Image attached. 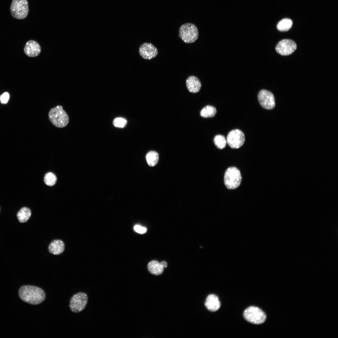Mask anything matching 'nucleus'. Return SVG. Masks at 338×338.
<instances>
[{"mask_svg":"<svg viewBox=\"0 0 338 338\" xmlns=\"http://www.w3.org/2000/svg\"><path fill=\"white\" fill-rule=\"evenodd\" d=\"M18 294L23 301L33 305L40 304L45 298V293L42 289L31 285L22 286L18 291Z\"/></svg>","mask_w":338,"mask_h":338,"instance_id":"f257e3e1","label":"nucleus"},{"mask_svg":"<svg viewBox=\"0 0 338 338\" xmlns=\"http://www.w3.org/2000/svg\"><path fill=\"white\" fill-rule=\"evenodd\" d=\"M48 117L51 123L59 128L66 126L69 121L68 115L61 105L52 108L49 112Z\"/></svg>","mask_w":338,"mask_h":338,"instance_id":"f03ea898","label":"nucleus"},{"mask_svg":"<svg viewBox=\"0 0 338 338\" xmlns=\"http://www.w3.org/2000/svg\"><path fill=\"white\" fill-rule=\"evenodd\" d=\"M179 37L185 43H193L198 38V29L194 24L190 23H185L179 28Z\"/></svg>","mask_w":338,"mask_h":338,"instance_id":"7ed1b4c3","label":"nucleus"},{"mask_svg":"<svg viewBox=\"0 0 338 338\" xmlns=\"http://www.w3.org/2000/svg\"><path fill=\"white\" fill-rule=\"evenodd\" d=\"M242 181V176L239 170L237 168L231 167L226 171L224 176V184L229 189H234L238 187Z\"/></svg>","mask_w":338,"mask_h":338,"instance_id":"20e7f679","label":"nucleus"},{"mask_svg":"<svg viewBox=\"0 0 338 338\" xmlns=\"http://www.w3.org/2000/svg\"><path fill=\"white\" fill-rule=\"evenodd\" d=\"M12 16L16 19H22L25 18L28 12V6L27 0H13L10 7Z\"/></svg>","mask_w":338,"mask_h":338,"instance_id":"39448f33","label":"nucleus"},{"mask_svg":"<svg viewBox=\"0 0 338 338\" xmlns=\"http://www.w3.org/2000/svg\"><path fill=\"white\" fill-rule=\"evenodd\" d=\"M243 317L249 322L260 324L265 321L266 316L265 313L259 308L255 306H250L243 312Z\"/></svg>","mask_w":338,"mask_h":338,"instance_id":"423d86ee","label":"nucleus"},{"mask_svg":"<svg viewBox=\"0 0 338 338\" xmlns=\"http://www.w3.org/2000/svg\"><path fill=\"white\" fill-rule=\"evenodd\" d=\"M88 301L87 294L84 292H79L74 294L70 300L69 307L71 311L79 313L85 308Z\"/></svg>","mask_w":338,"mask_h":338,"instance_id":"0eeeda50","label":"nucleus"},{"mask_svg":"<svg viewBox=\"0 0 338 338\" xmlns=\"http://www.w3.org/2000/svg\"><path fill=\"white\" fill-rule=\"evenodd\" d=\"M245 137L243 132L238 129L232 130L228 133L227 137V143L231 148L237 149L244 143Z\"/></svg>","mask_w":338,"mask_h":338,"instance_id":"6e6552de","label":"nucleus"},{"mask_svg":"<svg viewBox=\"0 0 338 338\" xmlns=\"http://www.w3.org/2000/svg\"><path fill=\"white\" fill-rule=\"evenodd\" d=\"M258 99L260 105L264 108L271 110L275 106L274 97L269 91L265 90H261L258 94Z\"/></svg>","mask_w":338,"mask_h":338,"instance_id":"1a4fd4ad","label":"nucleus"},{"mask_svg":"<svg viewBox=\"0 0 338 338\" xmlns=\"http://www.w3.org/2000/svg\"><path fill=\"white\" fill-rule=\"evenodd\" d=\"M297 45L293 40L284 39L280 41L275 47L276 52L282 55H288L293 53L296 49Z\"/></svg>","mask_w":338,"mask_h":338,"instance_id":"9d476101","label":"nucleus"},{"mask_svg":"<svg viewBox=\"0 0 338 338\" xmlns=\"http://www.w3.org/2000/svg\"><path fill=\"white\" fill-rule=\"evenodd\" d=\"M139 53L143 59L150 60L157 55L158 51L157 48L151 43H144L140 46Z\"/></svg>","mask_w":338,"mask_h":338,"instance_id":"9b49d317","label":"nucleus"},{"mask_svg":"<svg viewBox=\"0 0 338 338\" xmlns=\"http://www.w3.org/2000/svg\"><path fill=\"white\" fill-rule=\"evenodd\" d=\"M24 51L27 56L33 57L38 56L40 54L41 49L40 45L37 42L30 40L26 43Z\"/></svg>","mask_w":338,"mask_h":338,"instance_id":"f8f14e48","label":"nucleus"},{"mask_svg":"<svg viewBox=\"0 0 338 338\" xmlns=\"http://www.w3.org/2000/svg\"><path fill=\"white\" fill-rule=\"evenodd\" d=\"M186 86L189 92L193 93L198 92L201 87L200 80L196 76H190L186 80Z\"/></svg>","mask_w":338,"mask_h":338,"instance_id":"ddd939ff","label":"nucleus"},{"mask_svg":"<svg viewBox=\"0 0 338 338\" xmlns=\"http://www.w3.org/2000/svg\"><path fill=\"white\" fill-rule=\"evenodd\" d=\"M205 305L209 310L214 312L218 310L220 307L218 298L214 294H210L207 297Z\"/></svg>","mask_w":338,"mask_h":338,"instance_id":"4468645a","label":"nucleus"},{"mask_svg":"<svg viewBox=\"0 0 338 338\" xmlns=\"http://www.w3.org/2000/svg\"><path fill=\"white\" fill-rule=\"evenodd\" d=\"M64 244L63 241L59 239L55 240L51 242L48 249L49 252L54 255H59L64 249Z\"/></svg>","mask_w":338,"mask_h":338,"instance_id":"2eb2a0df","label":"nucleus"},{"mask_svg":"<svg viewBox=\"0 0 338 338\" xmlns=\"http://www.w3.org/2000/svg\"><path fill=\"white\" fill-rule=\"evenodd\" d=\"M149 271L152 274L158 275L161 274L163 268L160 263L156 260H152L147 265Z\"/></svg>","mask_w":338,"mask_h":338,"instance_id":"dca6fc26","label":"nucleus"},{"mask_svg":"<svg viewBox=\"0 0 338 338\" xmlns=\"http://www.w3.org/2000/svg\"><path fill=\"white\" fill-rule=\"evenodd\" d=\"M31 212L29 208L24 207L22 208L17 213V216L19 222H26L30 218Z\"/></svg>","mask_w":338,"mask_h":338,"instance_id":"f3484780","label":"nucleus"},{"mask_svg":"<svg viewBox=\"0 0 338 338\" xmlns=\"http://www.w3.org/2000/svg\"><path fill=\"white\" fill-rule=\"evenodd\" d=\"M159 156L156 151H151L149 152L146 156V159L148 165L151 166H155L158 163Z\"/></svg>","mask_w":338,"mask_h":338,"instance_id":"a211bd4d","label":"nucleus"},{"mask_svg":"<svg viewBox=\"0 0 338 338\" xmlns=\"http://www.w3.org/2000/svg\"><path fill=\"white\" fill-rule=\"evenodd\" d=\"M217 110L214 106L208 105L204 107L201 111L200 115L204 118L213 117L216 115Z\"/></svg>","mask_w":338,"mask_h":338,"instance_id":"6ab92c4d","label":"nucleus"},{"mask_svg":"<svg viewBox=\"0 0 338 338\" xmlns=\"http://www.w3.org/2000/svg\"><path fill=\"white\" fill-rule=\"evenodd\" d=\"M292 24V22L291 19L287 18H284L279 22L277 27L279 31H286L291 28Z\"/></svg>","mask_w":338,"mask_h":338,"instance_id":"aec40b11","label":"nucleus"},{"mask_svg":"<svg viewBox=\"0 0 338 338\" xmlns=\"http://www.w3.org/2000/svg\"><path fill=\"white\" fill-rule=\"evenodd\" d=\"M213 141L215 145L218 149H222L224 148L226 146V139L223 135H216L214 138Z\"/></svg>","mask_w":338,"mask_h":338,"instance_id":"412c9836","label":"nucleus"},{"mask_svg":"<svg viewBox=\"0 0 338 338\" xmlns=\"http://www.w3.org/2000/svg\"><path fill=\"white\" fill-rule=\"evenodd\" d=\"M57 180V177L56 175L52 172H49L46 173L44 177V181L46 185L52 186H54L56 183Z\"/></svg>","mask_w":338,"mask_h":338,"instance_id":"4be33fe9","label":"nucleus"},{"mask_svg":"<svg viewBox=\"0 0 338 338\" xmlns=\"http://www.w3.org/2000/svg\"><path fill=\"white\" fill-rule=\"evenodd\" d=\"M127 123V120L121 117L116 118L113 121V124L115 126L120 128L124 127Z\"/></svg>","mask_w":338,"mask_h":338,"instance_id":"5701e85b","label":"nucleus"},{"mask_svg":"<svg viewBox=\"0 0 338 338\" xmlns=\"http://www.w3.org/2000/svg\"><path fill=\"white\" fill-rule=\"evenodd\" d=\"M134 228L136 232L140 234L145 233L147 230L146 228L138 225L135 226Z\"/></svg>","mask_w":338,"mask_h":338,"instance_id":"b1692460","label":"nucleus"},{"mask_svg":"<svg viewBox=\"0 0 338 338\" xmlns=\"http://www.w3.org/2000/svg\"><path fill=\"white\" fill-rule=\"evenodd\" d=\"M9 95L7 92H5L1 95L0 97V100L1 103L3 104L7 103L9 99Z\"/></svg>","mask_w":338,"mask_h":338,"instance_id":"393cba45","label":"nucleus"},{"mask_svg":"<svg viewBox=\"0 0 338 338\" xmlns=\"http://www.w3.org/2000/svg\"><path fill=\"white\" fill-rule=\"evenodd\" d=\"M160 264L163 268H166L167 266V263L165 261H162L160 263Z\"/></svg>","mask_w":338,"mask_h":338,"instance_id":"a878e982","label":"nucleus"}]
</instances>
